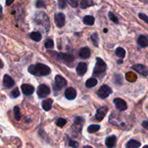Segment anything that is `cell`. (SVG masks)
Masks as SVG:
<instances>
[{
	"instance_id": "1",
	"label": "cell",
	"mask_w": 148,
	"mask_h": 148,
	"mask_svg": "<svg viewBox=\"0 0 148 148\" xmlns=\"http://www.w3.org/2000/svg\"><path fill=\"white\" fill-rule=\"evenodd\" d=\"M28 72L31 75L41 77L49 75L51 72V69L46 65L38 63L36 64L30 65L28 67Z\"/></svg>"
},
{
	"instance_id": "2",
	"label": "cell",
	"mask_w": 148,
	"mask_h": 148,
	"mask_svg": "<svg viewBox=\"0 0 148 148\" xmlns=\"http://www.w3.org/2000/svg\"><path fill=\"white\" fill-rule=\"evenodd\" d=\"M34 21L39 25L42 26L46 29V30L49 27V20L47 15L44 12H38L36 13L34 17Z\"/></svg>"
},
{
	"instance_id": "3",
	"label": "cell",
	"mask_w": 148,
	"mask_h": 148,
	"mask_svg": "<svg viewBox=\"0 0 148 148\" xmlns=\"http://www.w3.org/2000/svg\"><path fill=\"white\" fill-rule=\"evenodd\" d=\"M97 63L93 70V76L94 77H101L104 75L106 70V64L104 61L100 58H97Z\"/></svg>"
},
{
	"instance_id": "4",
	"label": "cell",
	"mask_w": 148,
	"mask_h": 148,
	"mask_svg": "<svg viewBox=\"0 0 148 148\" xmlns=\"http://www.w3.org/2000/svg\"><path fill=\"white\" fill-rule=\"evenodd\" d=\"M111 93L112 89L110 87L107 86V85H102L97 92V95L100 98H101L102 99H105V98H107Z\"/></svg>"
},
{
	"instance_id": "5",
	"label": "cell",
	"mask_w": 148,
	"mask_h": 148,
	"mask_svg": "<svg viewBox=\"0 0 148 148\" xmlns=\"http://www.w3.org/2000/svg\"><path fill=\"white\" fill-rule=\"evenodd\" d=\"M55 85H54V89L55 90H60L62 88L66 86L67 85V81L66 79L64 77H62L60 75H57L55 77Z\"/></svg>"
},
{
	"instance_id": "6",
	"label": "cell",
	"mask_w": 148,
	"mask_h": 148,
	"mask_svg": "<svg viewBox=\"0 0 148 148\" xmlns=\"http://www.w3.org/2000/svg\"><path fill=\"white\" fill-rule=\"evenodd\" d=\"M37 95L40 98H46L50 94V89L46 85H41L37 88Z\"/></svg>"
},
{
	"instance_id": "7",
	"label": "cell",
	"mask_w": 148,
	"mask_h": 148,
	"mask_svg": "<svg viewBox=\"0 0 148 148\" xmlns=\"http://www.w3.org/2000/svg\"><path fill=\"white\" fill-rule=\"evenodd\" d=\"M56 57L57 59H59V60L62 61L64 63L67 64H69L73 63V62L74 61V58L72 55L67 54V53H56Z\"/></svg>"
},
{
	"instance_id": "8",
	"label": "cell",
	"mask_w": 148,
	"mask_h": 148,
	"mask_svg": "<svg viewBox=\"0 0 148 148\" xmlns=\"http://www.w3.org/2000/svg\"><path fill=\"white\" fill-rule=\"evenodd\" d=\"M108 111V108L106 106H102L97 110L95 114V118L97 121H101L104 119V116Z\"/></svg>"
},
{
	"instance_id": "9",
	"label": "cell",
	"mask_w": 148,
	"mask_h": 148,
	"mask_svg": "<svg viewBox=\"0 0 148 148\" xmlns=\"http://www.w3.org/2000/svg\"><path fill=\"white\" fill-rule=\"evenodd\" d=\"M55 22L58 27H62L65 25V17L63 13H57L55 15Z\"/></svg>"
},
{
	"instance_id": "10",
	"label": "cell",
	"mask_w": 148,
	"mask_h": 148,
	"mask_svg": "<svg viewBox=\"0 0 148 148\" xmlns=\"http://www.w3.org/2000/svg\"><path fill=\"white\" fill-rule=\"evenodd\" d=\"M132 69L143 76H148V68L142 64H135L132 66Z\"/></svg>"
},
{
	"instance_id": "11",
	"label": "cell",
	"mask_w": 148,
	"mask_h": 148,
	"mask_svg": "<svg viewBox=\"0 0 148 148\" xmlns=\"http://www.w3.org/2000/svg\"><path fill=\"white\" fill-rule=\"evenodd\" d=\"M113 103H114L116 108L120 110V111H125V110L127 109V104H126V103L123 99H120V98H115L114 101H113Z\"/></svg>"
},
{
	"instance_id": "12",
	"label": "cell",
	"mask_w": 148,
	"mask_h": 148,
	"mask_svg": "<svg viewBox=\"0 0 148 148\" xmlns=\"http://www.w3.org/2000/svg\"><path fill=\"white\" fill-rule=\"evenodd\" d=\"M21 90L24 95H30L34 92V87L29 84H23L21 85Z\"/></svg>"
},
{
	"instance_id": "13",
	"label": "cell",
	"mask_w": 148,
	"mask_h": 148,
	"mask_svg": "<svg viewBox=\"0 0 148 148\" xmlns=\"http://www.w3.org/2000/svg\"><path fill=\"white\" fill-rule=\"evenodd\" d=\"M3 85H4V88H11L12 87L14 86L15 82L11 77L7 75H5L4 77H3Z\"/></svg>"
},
{
	"instance_id": "14",
	"label": "cell",
	"mask_w": 148,
	"mask_h": 148,
	"mask_svg": "<svg viewBox=\"0 0 148 148\" xmlns=\"http://www.w3.org/2000/svg\"><path fill=\"white\" fill-rule=\"evenodd\" d=\"M116 142H117V138L115 136H109L106 138L105 145L108 148H114L116 145Z\"/></svg>"
},
{
	"instance_id": "15",
	"label": "cell",
	"mask_w": 148,
	"mask_h": 148,
	"mask_svg": "<svg viewBox=\"0 0 148 148\" xmlns=\"http://www.w3.org/2000/svg\"><path fill=\"white\" fill-rule=\"evenodd\" d=\"M65 96L68 100H73L76 97V91L74 88H67L65 92Z\"/></svg>"
},
{
	"instance_id": "16",
	"label": "cell",
	"mask_w": 148,
	"mask_h": 148,
	"mask_svg": "<svg viewBox=\"0 0 148 148\" xmlns=\"http://www.w3.org/2000/svg\"><path fill=\"white\" fill-rule=\"evenodd\" d=\"M87 70V65L84 62H80L78 63V66L76 67V72L80 76H83L84 74L86 72Z\"/></svg>"
},
{
	"instance_id": "17",
	"label": "cell",
	"mask_w": 148,
	"mask_h": 148,
	"mask_svg": "<svg viewBox=\"0 0 148 148\" xmlns=\"http://www.w3.org/2000/svg\"><path fill=\"white\" fill-rule=\"evenodd\" d=\"M84 121V119L81 116H77L75 117V119H74V123L73 127L75 129L77 128V130L79 131L81 130V127H82V124Z\"/></svg>"
},
{
	"instance_id": "18",
	"label": "cell",
	"mask_w": 148,
	"mask_h": 148,
	"mask_svg": "<svg viewBox=\"0 0 148 148\" xmlns=\"http://www.w3.org/2000/svg\"><path fill=\"white\" fill-rule=\"evenodd\" d=\"M137 43L141 48H146L148 46V39L145 36H139L137 39Z\"/></svg>"
},
{
	"instance_id": "19",
	"label": "cell",
	"mask_w": 148,
	"mask_h": 148,
	"mask_svg": "<svg viewBox=\"0 0 148 148\" xmlns=\"http://www.w3.org/2000/svg\"><path fill=\"white\" fill-rule=\"evenodd\" d=\"M52 103H53V101L50 98H47V99H45L44 101H42L41 106L43 109L45 111H49L52 108Z\"/></svg>"
},
{
	"instance_id": "20",
	"label": "cell",
	"mask_w": 148,
	"mask_h": 148,
	"mask_svg": "<svg viewBox=\"0 0 148 148\" xmlns=\"http://www.w3.org/2000/svg\"><path fill=\"white\" fill-rule=\"evenodd\" d=\"M90 55H91V52L89 48L84 47L80 49L79 51V56L80 57L83 58V59H88L89 58Z\"/></svg>"
},
{
	"instance_id": "21",
	"label": "cell",
	"mask_w": 148,
	"mask_h": 148,
	"mask_svg": "<svg viewBox=\"0 0 148 148\" xmlns=\"http://www.w3.org/2000/svg\"><path fill=\"white\" fill-rule=\"evenodd\" d=\"M141 143L135 140H130L126 145V148H139Z\"/></svg>"
},
{
	"instance_id": "22",
	"label": "cell",
	"mask_w": 148,
	"mask_h": 148,
	"mask_svg": "<svg viewBox=\"0 0 148 148\" xmlns=\"http://www.w3.org/2000/svg\"><path fill=\"white\" fill-rule=\"evenodd\" d=\"M97 79L95 78H89L86 82L85 85L87 88H91L95 87L97 85Z\"/></svg>"
},
{
	"instance_id": "23",
	"label": "cell",
	"mask_w": 148,
	"mask_h": 148,
	"mask_svg": "<svg viewBox=\"0 0 148 148\" xmlns=\"http://www.w3.org/2000/svg\"><path fill=\"white\" fill-rule=\"evenodd\" d=\"M83 22L86 25H93L94 23V17L91 15H86L83 19Z\"/></svg>"
},
{
	"instance_id": "24",
	"label": "cell",
	"mask_w": 148,
	"mask_h": 148,
	"mask_svg": "<svg viewBox=\"0 0 148 148\" xmlns=\"http://www.w3.org/2000/svg\"><path fill=\"white\" fill-rule=\"evenodd\" d=\"M30 38L32 39V40H35V41L38 42L40 41L41 40V34L39 32H33L30 34Z\"/></svg>"
},
{
	"instance_id": "25",
	"label": "cell",
	"mask_w": 148,
	"mask_h": 148,
	"mask_svg": "<svg viewBox=\"0 0 148 148\" xmlns=\"http://www.w3.org/2000/svg\"><path fill=\"white\" fill-rule=\"evenodd\" d=\"M93 4H94V3H93L92 0H81L80 6L82 9H85L89 7H91Z\"/></svg>"
},
{
	"instance_id": "26",
	"label": "cell",
	"mask_w": 148,
	"mask_h": 148,
	"mask_svg": "<svg viewBox=\"0 0 148 148\" xmlns=\"http://www.w3.org/2000/svg\"><path fill=\"white\" fill-rule=\"evenodd\" d=\"M115 54L118 56L119 58H121V59H123L126 56V51H125L124 49L123 48H117L115 49Z\"/></svg>"
},
{
	"instance_id": "27",
	"label": "cell",
	"mask_w": 148,
	"mask_h": 148,
	"mask_svg": "<svg viewBox=\"0 0 148 148\" xmlns=\"http://www.w3.org/2000/svg\"><path fill=\"white\" fill-rule=\"evenodd\" d=\"M100 127V125H96V124H92V125H90L88 127L87 129V131L89 133H95L97 131H99Z\"/></svg>"
},
{
	"instance_id": "28",
	"label": "cell",
	"mask_w": 148,
	"mask_h": 148,
	"mask_svg": "<svg viewBox=\"0 0 148 148\" xmlns=\"http://www.w3.org/2000/svg\"><path fill=\"white\" fill-rule=\"evenodd\" d=\"M91 41H92L93 44L94 46H98L99 45V37L97 33H94L93 34H91Z\"/></svg>"
},
{
	"instance_id": "29",
	"label": "cell",
	"mask_w": 148,
	"mask_h": 148,
	"mask_svg": "<svg viewBox=\"0 0 148 148\" xmlns=\"http://www.w3.org/2000/svg\"><path fill=\"white\" fill-rule=\"evenodd\" d=\"M14 115H15V119L16 120H20L21 118V114H20V108L18 106H15L14 107Z\"/></svg>"
},
{
	"instance_id": "30",
	"label": "cell",
	"mask_w": 148,
	"mask_h": 148,
	"mask_svg": "<svg viewBox=\"0 0 148 148\" xmlns=\"http://www.w3.org/2000/svg\"><path fill=\"white\" fill-rule=\"evenodd\" d=\"M44 47L46 49H51L54 47V42L52 39H47L44 43Z\"/></svg>"
},
{
	"instance_id": "31",
	"label": "cell",
	"mask_w": 148,
	"mask_h": 148,
	"mask_svg": "<svg viewBox=\"0 0 148 148\" xmlns=\"http://www.w3.org/2000/svg\"><path fill=\"white\" fill-rule=\"evenodd\" d=\"M66 120L62 118H59L57 119V121H56V124L58 126V127H64V126L66 124Z\"/></svg>"
},
{
	"instance_id": "32",
	"label": "cell",
	"mask_w": 148,
	"mask_h": 148,
	"mask_svg": "<svg viewBox=\"0 0 148 148\" xmlns=\"http://www.w3.org/2000/svg\"><path fill=\"white\" fill-rule=\"evenodd\" d=\"M108 15H109V17H110V19L112 20V21L114 22V23H118V17H116V15H115V14H113V13L111 12H109Z\"/></svg>"
},
{
	"instance_id": "33",
	"label": "cell",
	"mask_w": 148,
	"mask_h": 148,
	"mask_svg": "<svg viewBox=\"0 0 148 148\" xmlns=\"http://www.w3.org/2000/svg\"><path fill=\"white\" fill-rule=\"evenodd\" d=\"M68 145H69V146L74 148H76L78 147V143H77V142L74 141V140H71V138L68 139Z\"/></svg>"
},
{
	"instance_id": "34",
	"label": "cell",
	"mask_w": 148,
	"mask_h": 148,
	"mask_svg": "<svg viewBox=\"0 0 148 148\" xmlns=\"http://www.w3.org/2000/svg\"><path fill=\"white\" fill-rule=\"evenodd\" d=\"M66 0H58V7L60 9H64L66 7Z\"/></svg>"
},
{
	"instance_id": "35",
	"label": "cell",
	"mask_w": 148,
	"mask_h": 148,
	"mask_svg": "<svg viewBox=\"0 0 148 148\" xmlns=\"http://www.w3.org/2000/svg\"><path fill=\"white\" fill-rule=\"evenodd\" d=\"M68 2L72 7H76L78 5V0H68Z\"/></svg>"
},
{
	"instance_id": "36",
	"label": "cell",
	"mask_w": 148,
	"mask_h": 148,
	"mask_svg": "<svg viewBox=\"0 0 148 148\" xmlns=\"http://www.w3.org/2000/svg\"><path fill=\"white\" fill-rule=\"evenodd\" d=\"M19 95H20V92H19L18 88H15V89L12 91V96L13 98H17Z\"/></svg>"
},
{
	"instance_id": "37",
	"label": "cell",
	"mask_w": 148,
	"mask_h": 148,
	"mask_svg": "<svg viewBox=\"0 0 148 148\" xmlns=\"http://www.w3.org/2000/svg\"><path fill=\"white\" fill-rule=\"evenodd\" d=\"M139 17L141 20H142L143 21H145L147 24H148V17L146 15V14H143V13H139Z\"/></svg>"
},
{
	"instance_id": "38",
	"label": "cell",
	"mask_w": 148,
	"mask_h": 148,
	"mask_svg": "<svg viewBox=\"0 0 148 148\" xmlns=\"http://www.w3.org/2000/svg\"><path fill=\"white\" fill-rule=\"evenodd\" d=\"M36 7H38V8H41V7H46V5H45L44 3L42 1H40V0H38V1H36Z\"/></svg>"
},
{
	"instance_id": "39",
	"label": "cell",
	"mask_w": 148,
	"mask_h": 148,
	"mask_svg": "<svg viewBox=\"0 0 148 148\" xmlns=\"http://www.w3.org/2000/svg\"><path fill=\"white\" fill-rule=\"evenodd\" d=\"M142 127L145 129V130H148V121H145L142 122Z\"/></svg>"
},
{
	"instance_id": "40",
	"label": "cell",
	"mask_w": 148,
	"mask_h": 148,
	"mask_svg": "<svg viewBox=\"0 0 148 148\" xmlns=\"http://www.w3.org/2000/svg\"><path fill=\"white\" fill-rule=\"evenodd\" d=\"M15 0H6V4H7V6L10 5V4H12L13 3V1H14Z\"/></svg>"
},
{
	"instance_id": "41",
	"label": "cell",
	"mask_w": 148,
	"mask_h": 148,
	"mask_svg": "<svg viewBox=\"0 0 148 148\" xmlns=\"http://www.w3.org/2000/svg\"><path fill=\"white\" fill-rule=\"evenodd\" d=\"M139 1H142V2H143V3H145V4H148V0H139Z\"/></svg>"
},
{
	"instance_id": "42",
	"label": "cell",
	"mask_w": 148,
	"mask_h": 148,
	"mask_svg": "<svg viewBox=\"0 0 148 148\" xmlns=\"http://www.w3.org/2000/svg\"><path fill=\"white\" fill-rule=\"evenodd\" d=\"M3 67V63L1 60H0V68Z\"/></svg>"
},
{
	"instance_id": "43",
	"label": "cell",
	"mask_w": 148,
	"mask_h": 148,
	"mask_svg": "<svg viewBox=\"0 0 148 148\" xmlns=\"http://www.w3.org/2000/svg\"><path fill=\"white\" fill-rule=\"evenodd\" d=\"M84 148H93V147H91V146L86 145V146H84Z\"/></svg>"
},
{
	"instance_id": "44",
	"label": "cell",
	"mask_w": 148,
	"mask_h": 148,
	"mask_svg": "<svg viewBox=\"0 0 148 148\" xmlns=\"http://www.w3.org/2000/svg\"><path fill=\"white\" fill-rule=\"evenodd\" d=\"M122 63H123V61H122V60L118 61V64H122Z\"/></svg>"
},
{
	"instance_id": "45",
	"label": "cell",
	"mask_w": 148,
	"mask_h": 148,
	"mask_svg": "<svg viewBox=\"0 0 148 148\" xmlns=\"http://www.w3.org/2000/svg\"><path fill=\"white\" fill-rule=\"evenodd\" d=\"M143 148H148V145H145Z\"/></svg>"
}]
</instances>
